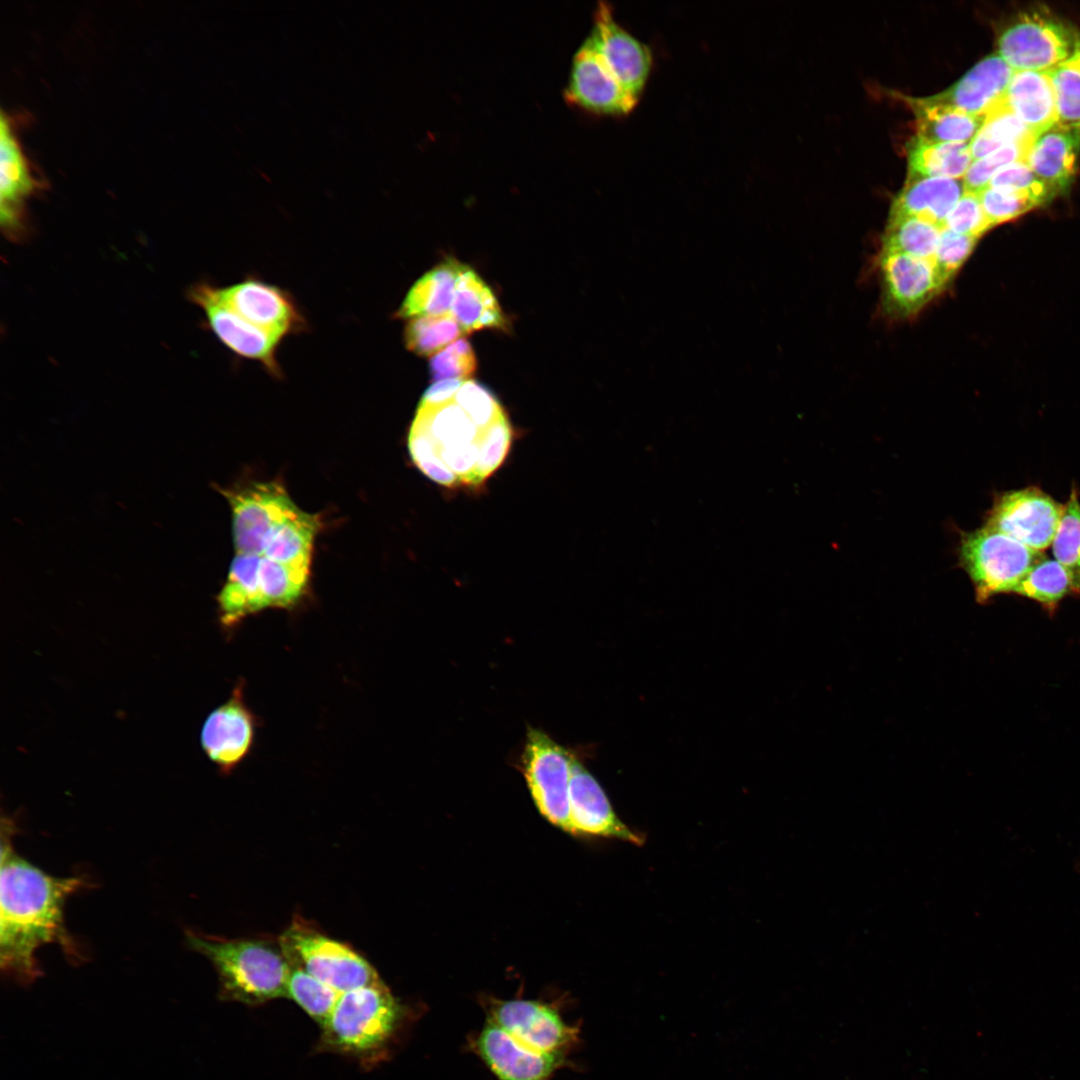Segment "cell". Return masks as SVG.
I'll return each mask as SVG.
<instances>
[{
  "instance_id": "1",
  "label": "cell",
  "mask_w": 1080,
  "mask_h": 1080,
  "mask_svg": "<svg viewBox=\"0 0 1080 1080\" xmlns=\"http://www.w3.org/2000/svg\"><path fill=\"white\" fill-rule=\"evenodd\" d=\"M14 824L2 821L0 869V966L19 983L41 975L37 950L56 944L72 962L82 951L65 926L68 897L85 887L81 877H55L18 855L12 846Z\"/></svg>"
},
{
  "instance_id": "2",
  "label": "cell",
  "mask_w": 1080,
  "mask_h": 1080,
  "mask_svg": "<svg viewBox=\"0 0 1080 1080\" xmlns=\"http://www.w3.org/2000/svg\"><path fill=\"white\" fill-rule=\"evenodd\" d=\"M485 1022L468 1040L497 1080H551L569 1064L579 1028L552 1006L526 999H493Z\"/></svg>"
},
{
  "instance_id": "3",
  "label": "cell",
  "mask_w": 1080,
  "mask_h": 1080,
  "mask_svg": "<svg viewBox=\"0 0 1080 1080\" xmlns=\"http://www.w3.org/2000/svg\"><path fill=\"white\" fill-rule=\"evenodd\" d=\"M186 940L214 966L222 999L258 1005L286 997L291 966L278 938L228 939L188 930Z\"/></svg>"
},
{
  "instance_id": "4",
  "label": "cell",
  "mask_w": 1080,
  "mask_h": 1080,
  "mask_svg": "<svg viewBox=\"0 0 1080 1080\" xmlns=\"http://www.w3.org/2000/svg\"><path fill=\"white\" fill-rule=\"evenodd\" d=\"M404 1011L382 980L341 993L321 1026L322 1044L359 1058L377 1055L398 1032Z\"/></svg>"
},
{
  "instance_id": "5",
  "label": "cell",
  "mask_w": 1080,
  "mask_h": 1080,
  "mask_svg": "<svg viewBox=\"0 0 1080 1080\" xmlns=\"http://www.w3.org/2000/svg\"><path fill=\"white\" fill-rule=\"evenodd\" d=\"M278 941L291 967L306 971L339 993L381 980L369 961L352 946L328 936L298 914Z\"/></svg>"
},
{
  "instance_id": "6",
  "label": "cell",
  "mask_w": 1080,
  "mask_h": 1080,
  "mask_svg": "<svg viewBox=\"0 0 1080 1080\" xmlns=\"http://www.w3.org/2000/svg\"><path fill=\"white\" fill-rule=\"evenodd\" d=\"M958 555L960 566L974 586L976 600L981 603L998 594L1013 593L1044 557L1042 552L985 525L961 535Z\"/></svg>"
},
{
  "instance_id": "7",
  "label": "cell",
  "mask_w": 1080,
  "mask_h": 1080,
  "mask_svg": "<svg viewBox=\"0 0 1080 1080\" xmlns=\"http://www.w3.org/2000/svg\"><path fill=\"white\" fill-rule=\"evenodd\" d=\"M1080 52V33L1047 8L1014 17L997 38V54L1014 71H1048Z\"/></svg>"
},
{
  "instance_id": "8",
  "label": "cell",
  "mask_w": 1080,
  "mask_h": 1080,
  "mask_svg": "<svg viewBox=\"0 0 1080 1080\" xmlns=\"http://www.w3.org/2000/svg\"><path fill=\"white\" fill-rule=\"evenodd\" d=\"M221 492L231 506L238 554L262 555L279 529L302 511L276 482H256Z\"/></svg>"
},
{
  "instance_id": "9",
  "label": "cell",
  "mask_w": 1080,
  "mask_h": 1080,
  "mask_svg": "<svg viewBox=\"0 0 1080 1080\" xmlns=\"http://www.w3.org/2000/svg\"><path fill=\"white\" fill-rule=\"evenodd\" d=\"M574 755L546 732L529 727L521 756L531 797L550 823L570 833L569 786Z\"/></svg>"
},
{
  "instance_id": "10",
  "label": "cell",
  "mask_w": 1080,
  "mask_h": 1080,
  "mask_svg": "<svg viewBox=\"0 0 1080 1080\" xmlns=\"http://www.w3.org/2000/svg\"><path fill=\"white\" fill-rule=\"evenodd\" d=\"M425 434L458 483L474 485L480 442L485 428L455 402L432 406L419 403L411 425Z\"/></svg>"
},
{
  "instance_id": "11",
  "label": "cell",
  "mask_w": 1080,
  "mask_h": 1080,
  "mask_svg": "<svg viewBox=\"0 0 1080 1080\" xmlns=\"http://www.w3.org/2000/svg\"><path fill=\"white\" fill-rule=\"evenodd\" d=\"M1064 505L1038 487H1026L995 497L985 526L1041 552L1051 545Z\"/></svg>"
},
{
  "instance_id": "12",
  "label": "cell",
  "mask_w": 1080,
  "mask_h": 1080,
  "mask_svg": "<svg viewBox=\"0 0 1080 1080\" xmlns=\"http://www.w3.org/2000/svg\"><path fill=\"white\" fill-rule=\"evenodd\" d=\"M878 266L882 309L895 319L917 315L948 285L933 259L881 251Z\"/></svg>"
},
{
  "instance_id": "13",
  "label": "cell",
  "mask_w": 1080,
  "mask_h": 1080,
  "mask_svg": "<svg viewBox=\"0 0 1080 1080\" xmlns=\"http://www.w3.org/2000/svg\"><path fill=\"white\" fill-rule=\"evenodd\" d=\"M243 690L240 680L228 700L208 715L201 730V747L223 774L231 773L248 756L255 739L256 716Z\"/></svg>"
},
{
  "instance_id": "14",
  "label": "cell",
  "mask_w": 1080,
  "mask_h": 1080,
  "mask_svg": "<svg viewBox=\"0 0 1080 1080\" xmlns=\"http://www.w3.org/2000/svg\"><path fill=\"white\" fill-rule=\"evenodd\" d=\"M189 296L204 311L218 339L239 356L259 361L270 374L281 376L276 351L282 338L246 321L220 298L218 287L207 283L194 286Z\"/></svg>"
},
{
  "instance_id": "15",
  "label": "cell",
  "mask_w": 1080,
  "mask_h": 1080,
  "mask_svg": "<svg viewBox=\"0 0 1080 1080\" xmlns=\"http://www.w3.org/2000/svg\"><path fill=\"white\" fill-rule=\"evenodd\" d=\"M566 100L585 111L624 115L637 104L586 39L576 51L565 88Z\"/></svg>"
},
{
  "instance_id": "16",
  "label": "cell",
  "mask_w": 1080,
  "mask_h": 1080,
  "mask_svg": "<svg viewBox=\"0 0 1080 1080\" xmlns=\"http://www.w3.org/2000/svg\"><path fill=\"white\" fill-rule=\"evenodd\" d=\"M586 39L618 81L639 98L651 70L652 54L648 46L617 23L609 4L598 3Z\"/></svg>"
},
{
  "instance_id": "17",
  "label": "cell",
  "mask_w": 1080,
  "mask_h": 1080,
  "mask_svg": "<svg viewBox=\"0 0 1080 1080\" xmlns=\"http://www.w3.org/2000/svg\"><path fill=\"white\" fill-rule=\"evenodd\" d=\"M221 300L254 326L283 338L304 328V318L283 289L256 278L218 288Z\"/></svg>"
},
{
  "instance_id": "18",
  "label": "cell",
  "mask_w": 1080,
  "mask_h": 1080,
  "mask_svg": "<svg viewBox=\"0 0 1080 1080\" xmlns=\"http://www.w3.org/2000/svg\"><path fill=\"white\" fill-rule=\"evenodd\" d=\"M569 824L574 834L614 837L636 845L644 841L620 821L602 787L575 756L569 786Z\"/></svg>"
},
{
  "instance_id": "19",
  "label": "cell",
  "mask_w": 1080,
  "mask_h": 1080,
  "mask_svg": "<svg viewBox=\"0 0 1080 1080\" xmlns=\"http://www.w3.org/2000/svg\"><path fill=\"white\" fill-rule=\"evenodd\" d=\"M41 188V183L18 141L12 119L4 111L0 117V220L8 234L23 227L25 202Z\"/></svg>"
},
{
  "instance_id": "20",
  "label": "cell",
  "mask_w": 1080,
  "mask_h": 1080,
  "mask_svg": "<svg viewBox=\"0 0 1080 1080\" xmlns=\"http://www.w3.org/2000/svg\"><path fill=\"white\" fill-rule=\"evenodd\" d=\"M1080 155V129L1055 124L1033 135L1022 162L1056 196L1067 193L1076 177Z\"/></svg>"
},
{
  "instance_id": "21",
  "label": "cell",
  "mask_w": 1080,
  "mask_h": 1080,
  "mask_svg": "<svg viewBox=\"0 0 1080 1080\" xmlns=\"http://www.w3.org/2000/svg\"><path fill=\"white\" fill-rule=\"evenodd\" d=\"M1013 72L997 53H993L977 62L948 89L931 97L985 118L1003 103Z\"/></svg>"
},
{
  "instance_id": "22",
  "label": "cell",
  "mask_w": 1080,
  "mask_h": 1080,
  "mask_svg": "<svg viewBox=\"0 0 1080 1080\" xmlns=\"http://www.w3.org/2000/svg\"><path fill=\"white\" fill-rule=\"evenodd\" d=\"M964 191L962 179L907 177L905 186L891 204L889 218L913 216L942 227Z\"/></svg>"
},
{
  "instance_id": "23",
  "label": "cell",
  "mask_w": 1080,
  "mask_h": 1080,
  "mask_svg": "<svg viewBox=\"0 0 1080 1080\" xmlns=\"http://www.w3.org/2000/svg\"><path fill=\"white\" fill-rule=\"evenodd\" d=\"M1004 103L1032 135L1057 122L1054 92L1045 71H1014Z\"/></svg>"
},
{
  "instance_id": "24",
  "label": "cell",
  "mask_w": 1080,
  "mask_h": 1080,
  "mask_svg": "<svg viewBox=\"0 0 1080 1080\" xmlns=\"http://www.w3.org/2000/svg\"><path fill=\"white\" fill-rule=\"evenodd\" d=\"M450 313L464 334L485 329H504L506 321L494 293L482 278L463 264L456 283Z\"/></svg>"
},
{
  "instance_id": "25",
  "label": "cell",
  "mask_w": 1080,
  "mask_h": 1080,
  "mask_svg": "<svg viewBox=\"0 0 1080 1080\" xmlns=\"http://www.w3.org/2000/svg\"><path fill=\"white\" fill-rule=\"evenodd\" d=\"M916 116L917 136L935 142L970 143L985 118L925 98L904 97Z\"/></svg>"
},
{
  "instance_id": "26",
  "label": "cell",
  "mask_w": 1080,
  "mask_h": 1080,
  "mask_svg": "<svg viewBox=\"0 0 1080 1080\" xmlns=\"http://www.w3.org/2000/svg\"><path fill=\"white\" fill-rule=\"evenodd\" d=\"M462 265L453 258H447L425 273L410 288L396 316L411 319L450 313Z\"/></svg>"
},
{
  "instance_id": "27",
  "label": "cell",
  "mask_w": 1080,
  "mask_h": 1080,
  "mask_svg": "<svg viewBox=\"0 0 1080 1080\" xmlns=\"http://www.w3.org/2000/svg\"><path fill=\"white\" fill-rule=\"evenodd\" d=\"M908 177L961 179L973 162L966 142H935L915 136L907 148Z\"/></svg>"
},
{
  "instance_id": "28",
  "label": "cell",
  "mask_w": 1080,
  "mask_h": 1080,
  "mask_svg": "<svg viewBox=\"0 0 1080 1080\" xmlns=\"http://www.w3.org/2000/svg\"><path fill=\"white\" fill-rule=\"evenodd\" d=\"M1029 598L1052 613L1067 596L1080 594V579L1057 560L1041 558L1013 591Z\"/></svg>"
},
{
  "instance_id": "29",
  "label": "cell",
  "mask_w": 1080,
  "mask_h": 1080,
  "mask_svg": "<svg viewBox=\"0 0 1080 1080\" xmlns=\"http://www.w3.org/2000/svg\"><path fill=\"white\" fill-rule=\"evenodd\" d=\"M941 230L939 225L922 218L891 217L882 237V251L933 259Z\"/></svg>"
},
{
  "instance_id": "30",
  "label": "cell",
  "mask_w": 1080,
  "mask_h": 1080,
  "mask_svg": "<svg viewBox=\"0 0 1080 1080\" xmlns=\"http://www.w3.org/2000/svg\"><path fill=\"white\" fill-rule=\"evenodd\" d=\"M1032 136L1003 101L986 115L981 129L969 143L972 159H981L1006 145H1026Z\"/></svg>"
},
{
  "instance_id": "31",
  "label": "cell",
  "mask_w": 1080,
  "mask_h": 1080,
  "mask_svg": "<svg viewBox=\"0 0 1080 1080\" xmlns=\"http://www.w3.org/2000/svg\"><path fill=\"white\" fill-rule=\"evenodd\" d=\"M408 320L404 342L407 349L418 356H434L464 334L451 313Z\"/></svg>"
},
{
  "instance_id": "32",
  "label": "cell",
  "mask_w": 1080,
  "mask_h": 1080,
  "mask_svg": "<svg viewBox=\"0 0 1080 1080\" xmlns=\"http://www.w3.org/2000/svg\"><path fill=\"white\" fill-rule=\"evenodd\" d=\"M341 993L306 971L291 967L286 997L322 1026L334 1009Z\"/></svg>"
},
{
  "instance_id": "33",
  "label": "cell",
  "mask_w": 1080,
  "mask_h": 1080,
  "mask_svg": "<svg viewBox=\"0 0 1080 1080\" xmlns=\"http://www.w3.org/2000/svg\"><path fill=\"white\" fill-rule=\"evenodd\" d=\"M1045 72L1054 92L1056 123L1080 129V52Z\"/></svg>"
},
{
  "instance_id": "34",
  "label": "cell",
  "mask_w": 1080,
  "mask_h": 1080,
  "mask_svg": "<svg viewBox=\"0 0 1080 1080\" xmlns=\"http://www.w3.org/2000/svg\"><path fill=\"white\" fill-rule=\"evenodd\" d=\"M1051 545L1055 560L1080 579V502L1076 489L1071 490L1064 504Z\"/></svg>"
},
{
  "instance_id": "35",
  "label": "cell",
  "mask_w": 1080,
  "mask_h": 1080,
  "mask_svg": "<svg viewBox=\"0 0 1080 1080\" xmlns=\"http://www.w3.org/2000/svg\"><path fill=\"white\" fill-rule=\"evenodd\" d=\"M511 443L512 427L504 413L484 430L475 471V486L484 482L501 466Z\"/></svg>"
},
{
  "instance_id": "36",
  "label": "cell",
  "mask_w": 1080,
  "mask_h": 1080,
  "mask_svg": "<svg viewBox=\"0 0 1080 1080\" xmlns=\"http://www.w3.org/2000/svg\"><path fill=\"white\" fill-rule=\"evenodd\" d=\"M978 194L991 227L1015 220L1040 206L1031 197L1006 188L988 186Z\"/></svg>"
},
{
  "instance_id": "37",
  "label": "cell",
  "mask_w": 1080,
  "mask_h": 1080,
  "mask_svg": "<svg viewBox=\"0 0 1080 1080\" xmlns=\"http://www.w3.org/2000/svg\"><path fill=\"white\" fill-rule=\"evenodd\" d=\"M476 370V357L470 343L459 338L432 356L430 372L434 382L441 380H468Z\"/></svg>"
},
{
  "instance_id": "38",
  "label": "cell",
  "mask_w": 1080,
  "mask_h": 1080,
  "mask_svg": "<svg viewBox=\"0 0 1080 1080\" xmlns=\"http://www.w3.org/2000/svg\"><path fill=\"white\" fill-rule=\"evenodd\" d=\"M454 400L480 428L488 427L505 413L492 392L472 379L462 383Z\"/></svg>"
},
{
  "instance_id": "39",
  "label": "cell",
  "mask_w": 1080,
  "mask_h": 1080,
  "mask_svg": "<svg viewBox=\"0 0 1080 1080\" xmlns=\"http://www.w3.org/2000/svg\"><path fill=\"white\" fill-rule=\"evenodd\" d=\"M942 228L980 239L992 227L983 210L979 194L964 191L947 215Z\"/></svg>"
},
{
  "instance_id": "40",
  "label": "cell",
  "mask_w": 1080,
  "mask_h": 1080,
  "mask_svg": "<svg viewBox=\"0 0 1080 1080\" xmlns=\"http://www.w3.org/2000/svg\"><path fill=\"white\" fill-rule=\"evenodd\" d=\"M978 240L942 228L933 261L947 284L968 260Z\"/></svg>"
},
{
  "instance_id": "41",
  "label": "cell",
  "mask_w": 1080,
  "mask_h": 1080,
  "mask_svg": "<svg viewBox=\"0 0 1080 1080\" xmlns=\"http://www.w3.org/2000/svg\"><path fill=\"white\" fill-rule=\"evenodd\" d=\"M1026 145H1006L997 151L974 160L963 177L964 190L980 193L988 187L994 174L1006 165L1022 161Z\"/></svg>"
},
{
  "instance_id": "42",
  "label": "cell",
  "mask_w": 1080,
  "mask_h": 1080,
  "mask_svg": "<svg viewBox=\"0 0 1080 1080\" xmlns=\"http://www.w3.org/2000/svg\"><path fill=\"white\" fill-rule=\"evenodd\" d=\"M988 186L1023 193L1034 199L1040 206L1055 197L1050 189L1022 161L1001 168L994 174Z\"/></svg>"
},
{
  "instance_id": "43",
  "label": "cell",
  "mask_w": 1080,
  "mask_h": 1080,
  "mask_svg": "<svg viewBox=\"0 0 1080 1080\" xmlns=\"http://www.w3.org/2000/svg\"><path fill=\"white\" fill-rule=\"evenodd\" d=\"M408 449L414 464L429 479L448 488L458 484L457 478L440 459L428 437L412 427L408 435Z\"/></svg>"
},
{
  "instance_id": "44",
  "label": "cell",
  "mask_w": 1080,
  "mask_h": 1080,
  "mask_svg": "<svg viewBox=\"0 0 1080 1080\" xmlns=\"http://www.w3.org/2000/svg\"><path fill=\"white\" fill-rule=\"evenodd\" d=\"M465 380L451 379L433 382L424 392L421 404L442 405L453 400Z\"/></svg>"
},
{
  "instance_id": "45",
  "label": "cell",
  "mask_w": 1080,
  "mask_h": 1080,
  "mask_svg": "<svg viewBox=\"0 0 1080 1080\" xmlns=\"http://www.w3.org/2000/svg\"><path fill=\"white\" fill-rule=\"evenodd\" d=\"M491 1000H493V999H487V1000H486V1003H485V1005H484V1008H485V1006H486V1005H487V1004H488V1003H489V1002H490ZM536 1001H538V1000H536ZM540 1002H543V1001H540ZM543 1003H546V1002H543ZM546 1004H548V1005L552 1006L553 1008H555L556 1010H558V1011L560 1012V1009H559V1008H558L557 1006L553 1005L552 1003H546ZM560 1013H561V1012H560Z\"/></svg>"
},
{
  "instance_id": "46",
  "label": "cell",
  "mask_w": 1080,
  "mask_h": 1080,
  "mask_svg": "<svg viewBox=\"0 0 1080 1080\" xmlns=\"http://www.w3.org/2000/svg\"><path fill=\"white\" fill-rule=\"evenodd\" d=\"M1078 866H1079V871H1080V861H1079V863H1078Z\"/></svg>"
}]
</instances>
